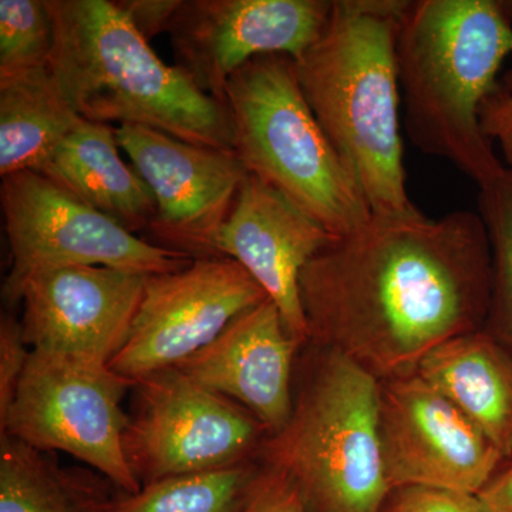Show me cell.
Masks as SVG:
<instances>
[{
    "mask_svg": "<svg viewBox=\"0 0 512 512\" xmlns=\"http://www.w3.org/2000/svg\"><path fill=\"white\" fill-rule=\"evenodd\" d=\"M335 239L284 194L249 174L218 232L214 255L234 259L258 282L305 348L309 329L299 282L305 266Z\"/></svg>",
    "mask_w": 512,
    "mask_h": 512,
    "instance_id": "obj_15",
    "label": "cell"
},
{
    "mask_svg": "<svg viewBox=\"0 0 512 512\" xmlns=\"http://www.w3.org/2000/svg\"><path fill=\"white\" fill-rule=\"evenodd\" d=\"M268 299L229 258L194 259L183 271L147 276L130 336L110 369L137 382L178 366L214 342L232 320Z\"/></svg>",
    "mask_w": 512,
    "mask_h": 512,
    "instance_id": "obj_10",
    "label": "cell"
},
{
    "mask_svg": "<svg viewBox=\"0 0 512 512\" xmlns=\"http://www.w3.org/2000/svg\"><path fill=\"white\" fill-rule=\"evenodd\" d=\"M80 120L49 66L0 83V175L36 173Z\"/></svg>",
    "mask_w": 512,
    "mask_h": 512,
    "instance_id": "obj_20",
    "label": "cell"
},
{
    "mask_svg": "<svg viewBox=\"0 0 512 512\" xmlns=\"http://www.w3.org/2000/svg\"><path fill=\"white\" fill-rule=\"evenodd\" d=\"M3 221L12 266L3 299L18 302L26 279L64 266H106L140 275L183 271L194 259L131 234L35 171L2 177Z\"/></svg>",
    "mask_w": 512,
    "mask_h": 512,
    "instance_id": "obj_8",
    "label": "cell"
},
{
    "mask_svg": "<svg viewBox=\"0 0 512 512\" xmlns=\"http://www.w3.org/2000/svg\"><path fill=\"white\" fill-rule=\"evenodd\" d=\"M116 136L156 201L148 231L158 247L215 258V239L249 175L237 154L134 124L117 127Z\"/></svg>",
    "mask_w": 512,
    "mask_h": 512,
    "instance_id": "obj_12",
    "label": "cell"
},
{
    "mask_svg": "<svg viewBox=\"0 0 512 512\" xmlns=\"http://www.w3.org/2000/svg\"><path fill=\"white\" fill-rule=\"evenodd\" d=\"M183 0H123L117 2L134 28L150 43L153 37L168 32Z\"/></svg>",
    "mask_w": 512,
    "mask_h": 512,
    "instance_id": "obj_28",
    "label": "cell"
},
{
    "mask_svg": "<svg viewBox=\"0 0 512 512\" xmlns=\"http://www.w3.org/2000/svg\"><path fill=\"white\" fill-rule=\"evenodd\" d=\"M485 512H512V461H505L477 494Z\"/></svg>",
    "mask_w": 512,
    "mask_h": 512,
    "instance_id": "obj_29",
    "label": "cell"
},
{
    "mask_svg": "<svg viewBox=\"0 0 512 512\" xmlns=\"http://www.w3.org/2000/svg\"><path fill=\"white\" fill-rule=\"evenodd\" d=\"M417 373L512 458V353L484 329L441 343Z\"/></svg>",
    "mask_w": 512,
    "mask_h": 512,
    "instance_id": "obj_18",
    "label": "cell"
},
{
    "mask_svg": "<svg viewBox=\"0 0 512 512\" xmlns=\"http://www.w3.org/2000/svg\"><path fill=\"white\" fill-rule=\"evenodd\" d=\"M498 5L503 10L505 18L512 23V0H498Z\"/></svg>",
    "mask_w": 512,
    "mask_h": 512,
    "instance_id": "obj_30",
    "label": "cell"
},
{
    "mask_svg": "<svg viewBox=\"0 0 512 512\" xmlns=\"http://www.w3.org/2000/svg\"><path fill=\"white\" fill-rule=\"evenodd\" d=\"M119 148L116 128L82 119L36 173L136 235L153 224L156 201Z\"/></svg>",
    "mask_w": 512,
    "mask_h": 512,
    "instance_id": "obj_17",
    "label": "cell"
},
{
    "mask_svg": "<svg viewBox=\"0 0 512 512\" xmlns=\"http://www.w3.org/2000/svg\"><path fill=\"white\" fill-rule=\"evenodd\" d=\"M480 119L485 136L497 141L505 167L512 170V70L485 100Z\"/></svg>",
    "mask_w": 512,
    "mask_h": 512,
    "instance_id": "obj_27",
    "label": "cell"
},
{
    "mask_svg": "<svg viewBox=\"0 0 512 512\" xmlns=\"http://www.w3.org/2000/svg\"><path fill=\"white\" fill-rule=\"evenodd\" d=\"M134 389L123 446L141 487L259 460L268 430L234 400L175 367L137 380Z\"/></svg>",
    "mask_w": 512,
    "mask_h": 512,
    "instance_id": "obj_9",
    "label": "cell"
},
{
    "mask_svg": "<svg viewBox=\"0 0 512 512\" xmlns=\"http://www.w3.org/2000/svg\"><path fill=\"white\" fill-rule=\"evenodd\" d=\"M146 279L106 266H64L29 276L18 298L26 345L109 365L130 336Z\"/></svg>",
    "mask_w": 512,
    "mask_h": 512,
    "instance_id": "obj_14",
    "label": "cell"
},
{
    "mask_svg": "<svg viewBox=\"0 0 512 512\" xmlns=\"http://www.w3.org/2000/svg\"><path fill=\"white\" fill-rule=\"evenodd\" d=\"M261 460L238 466L164 478L137 493H120L107 512H242L259 474Z\"/></svg>",
    "mask_w": 512,
    "mask_h": 512,
    "instance_id": "obj_21",
    "label": "cell"
},
{
    "mask_svg": "<svg viewBox=\"0 0 512 512\" xmlns=\"http://www.w3.org/2000/svg\"><path fill=\"white\" fill-rule=\"evenodd\" d=\"M382 512H485L476 494L447 488L404 485L392 488Z\"/></svg>",
    "mask_w": 512,
    "mask_h": 512,
    "instance_id": "obj_24",
    "label": "cell"
},
{
    "mask_svg": "<svg viewBox=\"0 0 512 512\" xmlns=\"http://www.w3.org/2000/svg\"><path fill=\"white\" fill-rule=\"evenodd\" d=\"M512 55V23L498 0H413L396 37L404 131L417 150L481 187L505 170L481 109Z\"/></svg>",
    "mask_w": 512,
    "mask_h": 512,
    "instance_id": "obj_3",
    "label": "cell"
},
{
    "mask_svg": "<svg viewBox=\"0 0 512 512\" xmlns=\"http://www.w3.org/2000/svg\"><path fill=\"white\" fill-rule=\"evenodd\" d=\"M23 338L22 323L9 315L0 322V417L5 416L15 397L16 389L30 350Z\"/></svg>",
    "mask_w": 512,
    "mask_h": 512,
    "instance_id": "obj_25",
    "label": "cell"
},
{
    "mask_svg": "<svg viewBox=\"0 0 512 512\" xmlns=\"http://www.w3.org/2000/svg\"><path fill=\"white\" fill-rule=\"evenodd\" d=\"M332 5L333 0H183L168 30L175 66L224 103L229 79L255 57L301 59L325 30Z\"/></svg>",
    "mask_w": 512,
    "mask_h": 512,
    "instance_id": "obj_13",
    "label": "cell"
},
{
    "mask_svg": "<svg viewBox=\"0 0 512 512\" xmlns=\"http://www.w3.org/2000/svg\"><path fill=\"white\" fill-rule=\"evenodd\" d=\"M379 434L392 488L423 485L477 495L508 461L417 370L380 380Z\"/></svg>",
    "mask_w": 512,
    "mask_h": 512,
    "instance_id": "obj_11",
    "label": "cell"
},
{
    "mask_svg": "<svg viewBox=\"0 0 512 512\" xmlns=\"http://www.w3.org/2000/svg\"><path fill=\"white\" fill-rule=\"evenodd\" d=\"M478 214L491 247V292L484 330L512 353V170L481 185Z\"/></svg>",
    "mask_w": 512,
    "mask_h": 512,
    "instance_id": "obj_22",
    "label": "cell"
},
{
    "mask_svg": "<svg viewBox=\"0 0 512 512\" xmlns=\"http://www.w3.org/2000/svg\"><path fill=\"white\" fill-rule=\"evenodd\" d=\"M308 345L379 380L414 372L441 343L484 328L491 247L478 212L377 217L305 266Z\"/></svg>",
    "mask_w": 512,
    "mask_h": 512,
    "instance_id": "obj_1",
    "label": "cell"
},
{
    "mask_svg": "<svg viewBox=\"0 0 512 512\" xmlns=\"http://www.w3.org/2000/svg\"><path fill=\"white\" fill-rule=\"evenodd\" d=\"M53 23L49 70L84 120L154 128L195 146L234 151L229 111L168 66L109 0H45Z\"/></svg>",
    "mask_w": 512,
    "mask_h": 512,
    "instance_id": "obj_4",
    "label": "cell"
},
{
    "mask_svg": "<svg viewBox=\"0 0 512 512\" xmlns=\"http://www.w3.org/2000/svg\"><path fill=\"white\" fill-rule=\"evenodd\" d=\"M224 103L234 153L248 174L284 194L333 237L369 224V202L305 100L292 57L252 59L229 79Z\"/></svg>",
    "mask_w": 512,
    "mask_h": 512,
    "instance_id": "obj_6",
    "label": "cell"
},
{
    "mask_svg": "<svg viewBox=\"0 0 512 512\" xmlns=\"http://www.w3.org/2000/svg\"><path fill=\"white\" fill-rule=\"evenodd\" d=\"M306 348L291 419L259 460L298 485L308 512H382L392 487L380 446V380L335 350Z\"/></svg>",
    "mask_w": 512,
    "mask_h": 512,
    "instance_id": "obj_5",
    "label": "cell"
},
{
    "mask_svg": "<svg viewBox=\"0 0 512 512\" xmlns=\"http://www.w3.org/2000/svg\"><path fill=\"white\" fill-rule=\"evenodd\" d=\"M134 384L99 360L30 350L0 433L37 450L70 454L121 493H137L141 484L124 453L128 416L121 406Z\"/></svg>",
    "mask_w": 512,
    "mask_h": 512,
    "instance_id": "obj_7",
    "label": "cell"
},
{
    "mask_svg": "<svg viewBox=\"0 0 512 512\" xmlns=\"http://www.w3.org/2000/svg\"><path fill=\"white\" fill-rule=\"evenodd\" d=\"M302 348L268 299L232 320L214 342L175 369L241 404L274 436L292 416L293 363Z\"/></svg>",
    "mask_w": 512,
    "mask_h": 512,
    "instance_id": "obj_16",
    "label": "cell"
},
{
    "mask_svg": "<svg viewBox=\"0 0 512 512\" xmlns=\"http://www.w3.org/2000/svg\"><path fill=\"white\" fill-rule=\"evenodd\" d=\"M0 512H107L121 491L94 470L0 436Z\"/></svg>",
    "mask_w": 512,
    "mask_h": 512,
    "instance_id": "obj_19",
    "label": "cell"
},
{
    "mask_svg": "<svg viewBox=\"0 0 512 512\" xmlns=\"http://www.w3.org/2000/svg\"><path fill=\"white\" fill-rule=\"evenodd\" d=\"M262 466L247 507L242 512H308L298 485L281 470L264 463Z\"/></svg>",
    "mask_w": 512,
    "mask_h": 512,
    "instance_id": "obj_26",
    "label": "cell"
},
{
    "mask_svg": "<svg viewBox=\"0 0 512 512\" xmlns=\"http://www.w3.org/2000/svg\"><path fill=\"white\" fill-rule=\"evenodd\" d=\"M409 0H333L296 76L377 217L419 214L407 192L396 37Z\"/></svg>",
    "mask_w": 512,
    "mask_h": 512,
    "instance_id": "obj_2",
    "label": "cell"
},
{
    "mask_svg": "<svg viewBox=\"0 0 512 512\" xmlns=\"http://www.w3.org/2000/svg\"><path fill=\"white\" fill-rule=\"evenodd\" d=\"M52 49L45 0H0V83L45 69Z\"/></svg>",
    "mask_w": 512,
    "mask_h": 512,
    "instance_id": "obj_23",
    "label": "cell"
}]
</instances>
